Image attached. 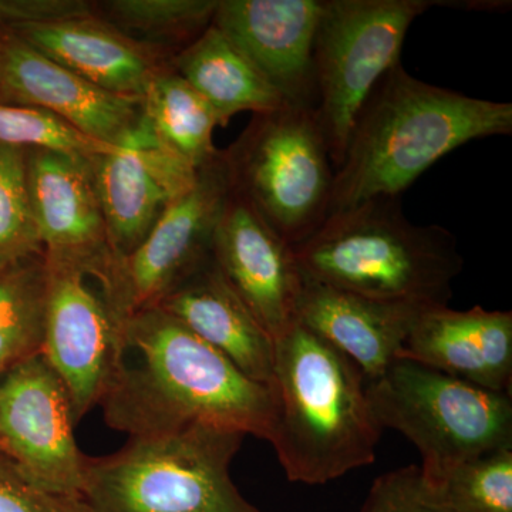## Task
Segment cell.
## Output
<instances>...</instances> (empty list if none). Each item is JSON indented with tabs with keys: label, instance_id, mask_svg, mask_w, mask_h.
<instances>
[{
	"label": "cell",
	"instance_id": "10",
	"mask_svg": "<svg viewBox=\"0 0 512 512\" xmlns=\"http://www.w3.org/2000/svg\"><path fill=\"white\" fill-rule=\"evenodd\" d=\"M45 259L42 356L66 386L79 423L99 406L119 370L121 330L96 276L77 262Z\"/></svg>",
	"mask_w": 512,
	"mask_h": 512
},
{
	"label": "cell",
	"instance_id": "25",
	"mask_svg": "<svg viewBox=\"0 0 512 512\" xmlns=\"http://www.w3.org/2000/svg\"><path fill=\"white\" fill-rule=\"evenodd\" d=\"M26 177V150L0 146V269L43 255Z\"/></svg>",
	"mask_w": 512,
	"mask_h": 512
},
{
	"label": "cell",
	"instance_id": "3",
	"mask_svg": "<svg viewBox=\"0 0 512 512\" xmlns=\"http://www.w3.org/2000/svg\"><path fill=\"white\" fill-rule=\"evenodd\" d=\"M274 447L292 483L322 485L370 466L383 429L367 379L349 357L296 322L275 342Z\"/></svg>",
	"mask_w": 512,
	"mask_h": 512
},
{
	"label": "cell",
	"instance_id": "2",
	"mask_svg": "<svg viewBox=\"0 0 512 512\" xmlns=\"http://www.w3.org/2000/svg\"><path fill=\"white\" fill-rule=\"evenodd\" d=\"M511 133V103L421 82L396 64L357 116L345 158L335 170L329 215L373 198L400 197L458 147Z\"/></svg>",
	"mask_w": 512,
	"mask_h": 512
},
{
	"label": "cell",
	"instance_id": "26",
	"mask_svg": "<svg viewBox=\"0 0 512 512\" xmlns=\"http://www.w3.org/2000/svg\"><path fill=\"white\" fill-rule=\"evenodd\" d=\"M431 488L453 512H512V448L466 461Z\"/></svg>",
	"mask_w": 512,
	"mask_h": 512
},
{
	"label": "cell",
	"instance_id": "8",
	"mask_svg": "<svg viewBox=\"0 0 512 512\" xmlns=\"http://www.w3.org/2000/svg\"><path fill=\"white\" fill-rule=\"evenodd\" d=\"M441 0H323L315 42V113L339 168L373 87L400 62L414 20Z\"/></svg>",
	"mask_w": 512,
	"mask_h": 512
},
{
	"label": "cell",
	"instance_id": "24",
	"mask_svg": "<svg viewBox=\"0 0 512 512\" xmlns=\"http://www.w3.org/2000/svg\"><path fill=\"white\" fill-rule=\"evenodd\" d=\"M45 308V254L0 269V376L42 355Z\"/></svg>",
	"mask_w": 512,
	"mask_h": 512
},
{
	"label": "cell",
	"instance_id": "27",
	"mask_svg": "<svg viewBox=\"0 0 512 512\" xmlns=\"http://www.w3.org/2000/svg\"><path fill=\"white\" fill-rule=\"evenodd\" d=\"M0 146L45 150L94 158L114 146L86 136L56 114L0 103Z\"/></svg>",
	"mask_w": 512,
	"mask_h": 512
},
{
	"label": "cell",
	"instance_id": "23",
	"mask_svg": "<svg viewBox=\"0 0 512 512\" xmlns=\"http://www.w3.org/2000/svg\"><path fill=\"white\" fill-rule=\"evenodd\" d=\"M218 0H97L93 10L124 35L173 60L212 25Z\"/></svg>",
	"mask_w": 512,
	"mask_h": 512
},
{
	"label": "cell",
	"instance_id": "20",
	"mask_svg": "<svg viewBox=\"0 0 512 512\" xmlns=\"http://www.w3.org/2000/svg\"><path fill=\"white\" fill-rule=\"evenodd\" d=\"M157 308L231 360L249 379L272 387L275 342L228 284L214 258L168 293Z\"/></svg>",
	"mask_w": 512,
	"mask_h": 512
},
{
	"label": "cell",
	"instance_id": "14",
	"mask_svg": "<svg viewBox=\"0 0 512 512\" xmlns=\"http://www.w3.org/2000/svg\"><path fill=\"white\" fill-rule=\"evenodd\" d=\"M323 0H218L212 25L254 63L285 104L315 110V42Z\"/></svg>",
	"mask_w": 512,
	"mask_h": 512
},
{
	"label": "cell",
	"instance_id": "18",
	"mask_svg": "<svg viewBox=\"0 0 512 512\" xmlns=\"http://www.w3.org/2000/svg\"><path fill=\"white\" fill-rule=\"evenodd\" d=\"M399 356L491 392L511 393L512 313L426 306Z\"/></svg>",
	"mask_w": 512,
	"mask_h": 512
},
{
	"label": "cell",
	"instance_id": "28",
	"mask_svg": "<svg viewBox=\"0 0 512 512\" xmlns=\"http://www.w3.org/2000/svg\"><path fill=\"white\" fill-rule=\"evenodd\" d=\"M360 512L453 511L427 484L419 466H407L377 477Z\"/></svg>",
	"mask_w": 512,
	"mask_h": 512
},
{
	"label": "cell",
	"instance_id": "5",
	"mask_svg": "<svg viewBox=\"0 0 512 512\" xmlns=\"http://www.w3.org/2000/svg\"><path fill=\"white\" fill-rule=\"evenodd\" d=\"M245 437L210 426L128 437L87 456L82 500L90 512H261L231 478Z\"/></svg>",
	"mask_w": 512,
	"mask_h": 512
},
{
	"label": "cell",
	"instance_id": "4",
	"mask_svg": "<svg viewBox=\"0 0 512 512\" xmlns=\"http://www.w3.org/2000/svg\"><path fill=\"white\" fill-rule=\"evenodd\" d=\"M293 251L305 278L417 306L448 305L464 268L456 237L440 225L413 224L400 197L333 212Z\"/></svg>",
	"mask_w": 512,
	"mask_h": 512
},
{
	"label": "cell",
	"instance_id": "16",
	"mask_svg": "<svg viewBox=\"0 0 512 512\" xmlns=\"http://www.w3.org/2000/svg\"><path fill=\"white\" fill-rule=\"evenodd\" d=\"M30 205L43 251L100 275L113 261L92 158L26 150Z\"/></svg>",
	"mask_w": 512,
	"mask_h": 512
},
{
	"label": "cell",
	"instance_id": "30",
	"mask_svg": "<svg viewBox=\"0 0 512 512\" xmlns=\"http://www.w3.org/2000/svg\"><path fill=\"white\" fill-rule=\"evenodd\" d=\"M93 13V2L87 0H12L0 2V28L50 22L70 16Z\"/></svg>",
	"mask_w": 512,
	"mask_h": 512
},
{
	"label": "cell",
	"instance_id": "9",
	"mask_svg": "<svg viewBox=\"0 0 512 512\" xmlns=\"http://www.w3.org/2000/svg\"><path fill=\"white\" fill-rule=\"evenodd\" d=\"M232 194L224 151L198 168L194 185L164 211L131 254L113 259L99 282L120 330L131 316L157 308L211 261L215 232Z\"/></svg>",
	"mask_w": 512,
	"mask_h": 512
},
{
	"label": "cell",
	"instance_id": "19",
	"mask_svg": "<svg viewBox=\"0 0 512 512\" xmlns=\"http://www.w3.org/2000/svg\"><path fill=\"white\" fill-rule=\"evenodd\" d=\"M423 308L377 301L303 276L296 320L349 357L370 382L399 356Z\"/></svg>",
	"mask_w": 512,
	"mask_h": 512
},
{
	"label": "cell",
	"instance_id": "29",
	"mask_svg": "<svg viewBox=\"0 0 512 512\" xmlns=\"http://www.w3.org/2000/svg\"><path fill=\"white\" fill-rule=\"evenodd\" d=\"M0 512H90L82 497L53 493L32 483L0 456Z\"/></svg>",
	"mask_w": 512,
	"mask_h": 512
},
{
	"label": "cell",
	"instance_id": "6",
	"mask_svg": "<svg viewBox=\"0 0 512 512\" xmlns=\"http://www.w3.org/2000/svg\"><path fill=\"white\" fill-rule=\"evenodd\" d=\"M377 423L412 441L421 474L437 487L466 461L512 448L511 393L491 392L397 356L367 382Z\"/></svg>",
	"mask_w": 512,
	"mask_h": 512
},
{
	"label": "cell",
	"instance_id": "21",
	"mask_svg": "<svg viewBox=\"0 0 512 512\" xmlns=\"http://www.w3.org/2000/svg\"><path fill=\"white\" fill-rule=\"evenodd\" d=\"M170 66L208 101L221 127L239 113L254 116L285 106L254 63L214 25L178 53Z\"/></svg>",
	"mask_w": 512,
	"mask_h": 512
},
{
	"label": "cell",
	"instance_id": "11",
	"mask_svg": "<svg viewBox=\"0 0 512 512\" xmlns=\"http://www.w3.org/2000/svg\"><path fill=\"white\" fill-rule=\"evenodd\" d=\"M76 424L69 392L42 355L0 376V456L32 483L82 497L87 456Z\"/></svg>",
	"mask_w": 512,
	"mask_h": 512
},
{
	"label": "cell",
	"instance_id": "12",
	"mask_svg": "<svg viewBox=\"0 0 512 512\" xmlns=\"http://www.w3.org/2000/svg\"><path fill=\"white\" fill-rule=\"evenodd\" d=\"M94 181L113 259L134 251L198 170L161 146L141 116L130 136L92 158Z\"/></svg>",
	"mask_w": 512,
	"mask_h": 512
},
{
	"label": "cell",
	"instance_id": "17",
	"mask_svg": "<svg viewBox=\"0 0 512 512\" xmlns=\"http://www.w3.org/2000/svg\"><path fill=\"white\" fill-rule=\"evenodd\" d=\"M8 29L103 92L141 100L170 60L124 35L96 13Z\"/></svg>",
	"mask_w": 512,
	"mask_h": 512
},
{
	"label": "cell",
	"instance_id": "7",
	"mask_svg": "<svg viewBox=\"0 0 512 512\" xmlns=\"http://www.w3.org/2000/svg\"><path fill=\"white\" fill-rule=\"evenodd\" d=\"M222 151L232 191L292 247L328 218L335 167L315 110L285 104L254 114Z\"/></svg>",
	"mask_w": 512,
	"mask_h": 512
},
{
	"label": "cell",
	"instance_id": "13",
	"mask_svg": "<svg viewBox=\"0 0 512 512\" xmlns=\"http://www.w3.org/2000/svg\"><path fill=\"white\" fill-rule=\"evenodd\" d=\"M212 258L274 342L298 322L303 276L295 251L234 191L215 232Z\"/></svg>",
	"mask_w": 512,
	"mask_h": 512
},
{
	"label": "cell",
	"instance_id": "15",
	"mask_svg": "<svg viewBox=\"0 0 512 512\" xmlns=\"http://www.w3.org/2000/svg\"><path fill=\"white\" fill-rule=\"evenodd\" d=\"M0 103L49 111L109 146L130 136L141 119L140 100L103 92L2 28Z\"/></svg>",
	"mask_w": 512,
	"mask_h": 512
},
{
	"label": "cell",
	"instance_id": "22",
	"mask_svg": "<svg viewBox=\"0 0 512 512\" xmlns=\"http://www.w3.org/2000/svg\"><path fill=\"white\" fill-rule=\"evenodd\" d=\"M141 116L161 146L195 170L217 156V113L173 67L158 74L141 97Z\"/></svg>",
	"mask_w": 512,
	"mask_h": 512
},
{
	"label": "cell",
	"instance_id": "1",
	"mask_svg": "<svg viewBox=\"0 0 512 512\" xmlns=\"http://www.w3.org/2000/svg\"><path fill=\"white\" fill-rule=\"evenodd\" d=\"M121 342L134 360L121 356L99 404L111 429L138 437L210 426L271 441L274 387L249 379L163 309L131 316Z\"/></svg>",
	"mask_w": 512,
	"mask_h": 512
}]
</instances>
